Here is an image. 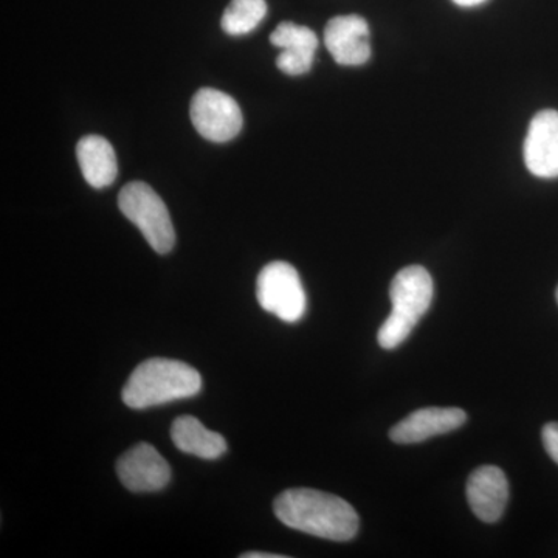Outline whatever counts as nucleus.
Here are the masks:
<instances>
[{
	"label": "nucleus",
	"instance_id": "f257e3e1",
	"mask_svg": "<svg viewBox=\"0 0 558 558\" xmlns=\"http://www.w3.org/2000/svg\"><path fill=\"white\" fill-rule=\"evenodd\" d=\"M274 510L286 526L330 542H349L359 532L355 509L344 499L315 488L282 492L275 499Z\"/></svg>",
	"mask_w": 558,
	"mask_h": 558
},
{
	"label": "nucleus",
	"instance_id": "f03ea898",
	"mask_svg": "<svg viewBox=\"0 0 558 558\" xmlns=\"http://www.w3.org/2000/svg\"><path fill=\"white\" fill-rule=\"evenodd\" d=\"M202 377L179 360L149 359L140 363L124 385L121 399L130 409L145 410L199 395Z\"/></svg>",
	"mask_w": 558,
	"mask_h": 558
},
{
	"label": "nucleus",
	"instance_id": "7ed1b4c3",
	"mask_svg": "<svg viewBox=\"0 0 558 558\" xmlns=\"http://www.w3.org/2000/svg\"><path fill=\"white\" fill-rule=\"evenodd\" d=\"M433 290L432 275L422 266L405 267L396 275L389 288L392 311L377 333L381 348L389 351L409 339L432 306Z\"/></svg>",
	"mask_w": 558,
	"mask_h": 558
},
{
	"label": "nucleus",
	"instance_id": "20e7f679",
	"mask_svg": "<svg viewBox=\"0 0 558 558\" xmlns=\"http://www.w3.org/2000/svg\"><path fill=\"white\" fill-rule=\"evenodd\" d=\"M121 213L138 227L154 252L170 253L175 244V231L170 211L148 183L131 182L120 191Z\"/></svg>",
	"mask_w": 558,
	"mask_h": 558
},
{
	"label": "nucleus",
	"instance_id": "39448f33",
	"mask_svg": "<svg viewBox=\"0 0 558 558\" xmlns=\"http://www.w3.org/2000/svg\"><path fill=\"white\" fill-rule=\"evenodd\" d=\"M259 306L286 323H296L306 314L307 300L295 267L282 260L267 264L256 281Z\"/></svg>",
	"mask_w": 558,
	"mask_h": 558
},
{
	"label": "nucleus",
	"instance_id": "423d86ee",
	"mask_svg": "<svg viewBox=\"0 0 558 558\" xmlns=\"http://www.w3.org/2000/svg\"><path fill=\"white\" fill-rule=\"evenodd\" d=\"M190 117L202 137L215 143L230 142L240 134L244 123L234 98L211 87H204L194 95Z\"/></svg>",
	"mask_w": 558,
	"mask_h": 558
},
{
	"label": "nucleus",
	"instance_id": "0eeeda50",
	"mask_svg": "<svg viewBox=\"0 0 558 558\" xmlns=\"http://www.w3.org/2000/svg\"><path fill=\"white\" fill-rule=\"evenodd\" d=\"M117 475L128 490L159 492L170 484L171 469L156 447L142 442L117 461Z\"/></svg>",
	"mask_w": 558,
	"mask_h": 558
},
{
	"label": "nucleus",
	"instance_id": "6e6552de",
	"mask_svg": "<svg viewBox=\"0 0 558 558\" xmlns=\"http://www.w3.org/2000/svg\"><path fill=\"white\" fill-rule=\"evenodd\" d=\"M524 163L537 178H558L557 110H542L532 119L524 140Z\"/></svg>",
	"mask_w": 558,
	"mask_h": 558
},
{
	"label": "nucleus",
	"instance_id": "1a4fd4ad",
	"mask_svg": "<svg viewBox=\"0 0 558 558\" xmlns=\"http://www.w3.org/2000/svg\"><path fill=\"white\" fill-rule=\"evenodd\" d=\"M325 44L337 64H365L371 58L368 22L357 14L333 17L326 25Z\"/></svg>",
	"mask_w": 558,
	"mask_h": 558
},
{
	"label": "nucleus",
	"instance_id": "9d476101",
	"mask_svg": "<svg viewBox=\"0 0 558 558\" xmlns=\"http://www.w3.org/2000/svg\"><path fill=\"white\" fill-rule=\"evenodd\" d=\"M470 509L484 523H497L505 513L509 499V483L497 465H483L468 481Z\"/></svg>",
	"mask_w": 558,
	"mask_h": 558
},
{
	"label": "nucleus",
	"instance_id": "9b49d317",
	"mask_svg": "<svg viewBox=\"0 0 558 558\" xmlns=\"http://www.w3.org/2000/svg\"><path fill=\"white\" fill-rule=\"evenodd\" d=\"M270 43L281 49L277 65L289 76H300L310 72L318 49V38L310 27L281 22L270 35Z\"/></svg>",
	"mask_w": 558,
	"mask_h": 558
},
{
	"label": "nucleus",
	"instance_id": "f8f14e48",
	"mask_svg": "<svg viewBox=\"0 0 558 558\" xmlns=\"http://www.w3.org/2000/svg\"><path fill=\"white\" fill-rule=\"evenodd\" d=\"M468 414L461 409H422L400 421L389 432L396 444H418L435 436L454 432L465 424Z\"/></svg>",
	"mask_w": 558,
	"mask_h": 558
},
{
	"label": "nucleus",
	"instance_id": "ddd939ff",
	"mask_svg": "<svg viewBox=\"0 0 558 558\" xmlns=\"http://www.w3.org/2000/svg\"><path fill=\"white\" fill-rule=\"evenodd\" d=\"M76 157L84 179L94 189H106L117 178V157L112 145L100 135H86L76 145Z\"/></svg>",
	"mask_w": 558,
	"mask_h": 558
},
{
	"label": "nucleus",
	"instance_id": "4468645a",
	"mask_svg": "<svg viewBox=\"0 0 558 558\" xmlns=\"http://www.w3.org/2000/svg\"><path fill=\"white\" fill-rule=\"evenodd\" d=\"M171 438L180 451L193 457L218 459L229 450L227 440L219 433L209 432L207 427L194 416H180L172 422Z\"/></svg>",
	"mask_w": 558,
	"mask_h": 558
},
{
	"label": "nucleus",
	"instance_id": "2eb2a0df",
	"mask_svg": "<svg viewBox=\"0 0 558 558\" xmlns=\"http://www.w3.org/2000/svg\"><path fill=\"white\" fill-rule=\"evenodd\" d=\"M267 14L266 0H231L223 11V32L231 36L247 35L255 31Z\"/></svg>",
	"mask_w": 558,
	"mask_h": 558
},
{
	"label": "nucleus",
	"instance_id": "dca6fc26",
	"mask_svg": "<svg viewBox=\"0 0 558 558\" xmlns=\"http://www.w3.org/2000/svg\"><path fill=\"white\" fill-rule=\"evenodd\" d=\"M542 438L543 446H545L549 457L558 464V422H550V424L545 425L542 432Z\"/></svg>",
	"mask_w": 558,
	"mask_h": 558
},
{
	"label": "nucleus",
	"instance_id": "f3484780",
	"mask_svg": "<svg viewBox=\"0 0 558 558\" xmlns=\"http://www.w3.org/2000/svg\"><path fill=\"white\" fill-rule=\"evenodd\" d=\"M242 558H284L286 556H279V554L269 553H245L242 554Z\"/></svg>",
	"mask_w": 558,
	"mask_h": 558
},
{
	"label": "nucleus",
	"instance_id": "a211bd4d",
	"mask_svg": "<svg viewBox=\"0 0 558 558\" xmlns=\"http://www.w3.org/2000/svg\"><path fill=\"white\" fill-rule=\"evenodd\" d=\"M459 7H476L480 3L486 2V0H453Z\"/></svg>",
	"mask_w": 558,
	"mask_h": 558
},
{
	"label": "nucleus",
	"instance_id": "6ab92c4d",
	"mask_svg": "<svg viewBox=\"0 0 558 558\" xmlns=\"http://www.w3.org/2000/svg\"><path fill=\"white\" fill-rule=\"evenodd\" d=\"M556 296H557V303H558V288H557V293H556Z\"/></svg>",
	"mask_w": 558,
	"mask_h": 558
}]
</instances>
